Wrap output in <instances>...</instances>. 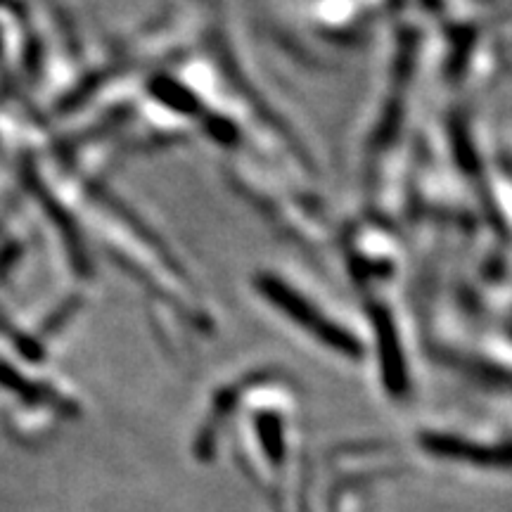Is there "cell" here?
I'll return each instance as SVG.
<instances>
[{"label":"cell","mask_w":512,"mask_h":512,"mask_svg":"<svg viewBox=\"0 0 512 512\" xmlns=\"http://www.w3.org/2000/svg\"><path fill=\"white\" fill-rule=\"evenodd\" d=\"M425 448L427 451L437 453V456L467 460V463H477V465H486V467L508 463L505 451L496 453V451H491V448L467 444V441H460L456 437H437V434H430V437H425Z\"/></svg>","instance_id":"obj_1"}]
</instances>
